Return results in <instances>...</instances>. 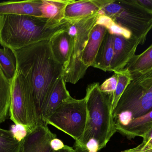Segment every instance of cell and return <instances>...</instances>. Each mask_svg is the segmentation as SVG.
<instances>
[{"instance_id": "5b68a950", "label": "cell", "mask_w": 152, "mask_h": 152, "mask_svg": "<svg viewBox=\"0 0 152 152\" xmlns=\"http://www.w3.org/2000/svg\"><path fill=\"white\" fill-rule=\"evenodd\" d=\"M99 14L110 17L114 22L130 31L140 45H143L152 29V11L137 0H110Z\"/></svg>"}, {"instance_id": "44dd1931", "label": "cell", "mask_w": 152, "mask_h": 152, "mask_svg": "<svg viewBox=\"0 0 152 152\" xmlns=\"http://www.w3.org/2000/svg\"><path fill=\"white\" fill-rule=\"evenodd\" d=\"M0 66L5 76L11 80L17 71V59L11 49L0 48Z\"/></svg>"}, {"instance_id": "7402d4cb", "label": "cell", "mask_w": 152, "mask_h": 152, "mask_svg": "<svg viewBox=\"0 0 152 152\" xmlns=\"http://www.w3.org/2000/svg\"><path fill=\"white\" fill-rule=\"evenodd\" d=\"M20 143L12 131L0 128V152H18Z\"/></svg>"}, {"instance_id": "ba28073f", "label": "cell", "mask_w": 152, "mask_h": 152, "mask_svg": "<svg viewBox=\"0 0 152 152\" xmlns=\"http://www.w3.org/2000/svg\"><path fill=\"white\" fill-rule=\"evenodd\" d=\"M10 118L15 123L24 128L27 132L37 126L34 115L29 106L16 71L11 80Z\"/></svg>"}, {"instance_id": "f1b7e54d", "label": "cell", "mask_w": 152, "mask_h": 152, "mask_svg": "<svg viewBox=\"0 0 152 152\" xmlns=\"http://www.w3.org/2000/svg\"><path fill=\"white\" fill-rule=\"evenodd\" d=\"M143 142L141 144L139 145L140 146H142V145H144L145 144L147 143L152 138V128L150 131H148L144 135L143 137H142Z\"/></svg>"}, {"instance_id": "30bf717a", "label": "cell", "mask_w": 152, "mask_h": 152, "mask_svg": "<svg viewBox=\"0 0 152 152\" xmlns=\"http://www.w3.org/2000/svg\"><path fill=\"white\" fill-rule=\"evenodd\" d=\"M114 54L111 64L110 71L123 69L135 55L139 44L138 40L132 36L126 38L122 36L113 35Z\"/></svg>"}, {"instance_id": "3957f363", "label": "cell", "mask_w": 152, "mask_h": 152, "mask_svg": "<svg viewBox=\"0 0 152 152\" xmlns=\"http://www.w3.org/2000/svg\"><path fill=\"white\" fill-rule=\"evenodd\" d=\"M99 83L88 85L85 98L88 118L84 135L79 143L83 147L89 141L97 143L100 150L106 146L117 132L112 115V96L100 90Z\"/></svg>"}, {"instance_id": "52a82bcc", "label": "cell", "mask_w": 152, "mask_h": 152, "mask_svg": "<svg viewBox=\"0 0 152 152\" xmlns=\"http://www.w3.org/2000/svg\"><path fill=\"white\" fill-rule=\"evenodd\" d=\"M87 118L85 97L80 100L71 97L62 103L45 122L70 136L79 143L84 135Z\"/></svg>"}, {"instance_id": "8fae6325", "label": "cell", "mask_w": 152, "mask_h": 152, "mask_svg": "<svg viewBox=\"0 0 152 152\" xmlns=\"http://www.w3.org/2000/svg\"><path fill=\"white\" fill-rule=\"evenodd\" d=\"M110 0H71L66 7L65 19L79 20L97 14Z\"/></svg>"}, {"instance_id": "8992f818", "label": "cell", "mask_w": 152, "mask_h": 152, "mask_svg": "<svg viewBox=\"0 0 152 152\" xmlns=\"http://www.w3.org/2000/svg\"><path fill=\"white\" fill-rule=\"evenodd\" d=\"M98 13L79 20L68 21L67 30L72 39V48L69 61L63 70L66 82L75 84L83 78L88 68L82 62V55L89 33L96 22Z\"/></svg>"}, {"instance_id": "ac0fdd59", "label": "cell", "mask_w": 152, "mask_h": 152, "mask_svg": "<svg viewBox=\"0 0 152 152\" xmlns=\"http://www.w3.org/2000/svg\"><path fill=\"white\" fill-rule=\"evenodd\" d=\"M113 54V35L107 30L92 67L103 71H110Z\"/></svg>"}, {"instance_id": "7a4b0ae2", "label": "cell", "mask_w": 152, "mask_h": 152, "mask_svg": "<svg viewBox=\"0 0 152 152\" xmlns=\"http://www.w3.org/2000/svg\"><path fill=\"white\" fill-rule=\"evenodd\" d=\"M66 19L56 21L46 18L25 15L0 16V45L18 51L41 41L49 40L66 28Z\"/></svg>"}, {"instance_id": "603a6c76", "label": "cell", "mask_w": 152, "mask_h": 152, "mask_svg": "<svg viewBox=\"0 0 152 152\" xmlns=\"http://www.w3.org/2000/svg\"><path fill=\"white\" fill-rule=\"evenodd\" d=\"M118 75V80L117 87L112 97V111L116 107L119 100L129 83L133 80L130 73L126 68L114 71Z\"/></svg>"}, {"instance_id": "f546056e", "label": "cell", "mask_w": 152, "mask_h": 152, "mask_svg": "<svg viewBox=\"0 0 152 152\" xmlns=\"http://www.w3.org/2000/svg\"><path fill=\"white\" fill-rule=\"evenodd\" d=\"M52 152H76L75 150L73 147L66 145L65 148L62 150L58 151H53Z\"/></svg>"}, {"instance_id": "9c48e42d", "label": "cell", "mask_w": 152, "mask_h": 152, "mask_svg": "<svg viewBox=\"0 0 152 152\" xmlns=\"http://www.w3.org/2000/svg\"><path fill=\"white\" fill-rule=\"evenodd\" d=\"M48 125L46 122H43L27 132L21 139L18 152L53 151L50 143L57 136L51 132Z\"/></svg>"}, {"instance_id": "7c38bea8", "label": "cell", "mask_w": 152, "mask_h": 152, "mask_svg": "<svg viewBox=\"0 0 152 152\" xmlns=\"http://www.w3.org/2000/svg\"><path fill=\"white\" fill-rule=\"evenodd\" d=\"M66 28L56 33L49 40L53 55L62 65L63 70L69 61L72 48V38Z\"/></svg>"}, {"instance_id": "5bb4252c", "label": "cell", "mask_w": 152, "mask_h": 152, "mask_svg": "<svg viewBox=\"0 0 152 152\" xmlns=\"http://www.w3.org/2000/svg\"><path fill=\"white\" fill-rule=\"evenodd\" d=\"M107 30L102 25L96 24L89 33L82 55V62L87 68L92 66Z\"/></svg>"}, {"instance_id": "cb8c5ba5", "label": "cell", "mask_w": 152, "mask_h": 152, "mask_svg": "<svg viewBox=\"0 0 152 152\" xmlns=\"http://www.w3.org/2000/svg\"><path fill=\"white\" fill-rule=\"evenodd\" d=\"M96 24L105 27L108 32L112 35L122 36L128 39L133 36L130 31L118 25L110 17L104 14L98 13Z\"/></svg>"}, {"instance_id": "9a60e30c", "label": "cell", "mask_w": 152, "mask_h": 152, "mask_svg": "<svg viewBox=\"0 0 152 152\" xmlns=\"http://www.w3.org/2000/svg\"><path fill=\"white\" fill-rule=\"evenodd\" d=\"M66 83L63 76L61 77L52 92L42 112V119L45 122L62 103L71 97Z\"/></svg>"}, {"instance_id": "277c9868", "label": "cell", "mask_w": 152, "mask_h": 152, "mask_svg": "<svg viewBox=\"0 0 152 152\" xmlns=\"http://www.w3.org/2000/svg\"><path fill=\"white\" fill-rule=\"evenodd\" d=\"M152 111V72L134 79L127 86L112 111L118 131L132 119Z\"/></svg>"}, {"instance_id": "484cf974", "label": "cell", "mask_w": 152, "mask_h": 152, "mask_svg": "<svg viewBox=\"0 0 152 152\" xmlns=\"http://www.w3.org/2000/svg\"><path fill=\"white\" fill-rule=\"evenodd\" d=\"M50 145L53 151H58L62 150L65 148L66 145L64 144L63 142L56 138L52 139L50 143Z\"/></svg>"}, {"instance_id": "d4e9b609", "label": "cell", "mask_w": 152, "mask_h": 152, "mask_svg": "<svg viewBox=\"0 0 152 152\" xmlns=\"http://www.w3.org/2000/svg\"><path fill=\"white\" fill-rule=\"evenodd\" d=\"M118 80V75L114 73L112 76L107 79L100 86V90L104 93L112 97L117 87Z\"/></svg>"}, {"instance_id": "6da1fadb", "label": "cell", "mask_w": 152, "mask_h": 152, "mask_svg": "<svg viewBox=\"0 0 152 152\" xmlns=\"http://www.w3.org/2000/svg\"><path fill=\"white\" fill-rule=\"evenodd\" d=\"M17 72L37 125L44 122L42 112L61 77L63 67L53 53L49 40L13 51Z\"/></svg>"}, {"instance_id": "83f0119b", "label": "cell", "mask_w": 152, "mask_h": 152, "mask_svg": "<svg viewBox=\"0 0 152 152\" xmlns=\"http://www.w3.org/2000/svg\"><path fill=\"white\" fill-rule=\"evenodd\" d=\"M139 4L152 11V0H137Z\"/></svg>"}, {"instance_id": "4dcf8cb0", "label": "cell", "mask_w": 152, "mask_h": 152, "mask_svg": "<svg viewBox=\"0 0 152 152\" xmlns=\"http://www.w3.org/2000/svg\"><path fill=\"white\" fill-rule=\"evenodd\" d=\"M75 149L76 152H88V151L84 147H80L76 145H75Z\"/></svg>"}, {"instance_id": "d6986e66", "label": "cell", "mask_w": 152, "mask_h": 152, "mask_svg": "<svg viewBox=\"0 0 152 152\" xmlns=\"http://www.w3.org/2000/svg\"><path fill=\"white\" fill-rule=\"evenodd\" d=\"M71 0H42V18L56 21L65 19L66 7Z\"/></svg>"}, {"instance_id": "4fadbf2b", "label": "cell", "mask_w": 152, "mask_h": 152, "mask_svg": "<svg viewBox=\"0 0 152 152\" xmlns=\"http://www.w3.org/2000/svg\"><path fill=\"white\" fill-rule=\"evenodd\" d=\"M42 0L8 1L0 2V16L5 14L42 17Z\"/></svg>"}, {"instance_id": "1f68e13d", "label": "cell", "mask_w": 152, "mask_h": 152, "mask_svg": "<svg viewBox=\"0 0 152 152\" xmlns=\"http://www.w3.org/2000/svg\"><path fill=\"white\" fill-rule=\"evenodd\" d=\"M121 152H152V151H135L133 150V149H129V150H125L122 151Z\"/></svg>"}, {"instance_id": "2e32d148", "label": "cell", "mask_w": 152, "mask_h": 152, "mask_svg": "<svg viewBox=\"0 0 152 152\" xmlns=\"http://www.w3.org/2000/svg\"><path fill=\"white\" fill-rule=\"evenodd\" d=\"M125 68L128 70L133 79L152 72V44L142 53L135 54Z\"/></svg>"}, {"instance_id": "ffe728a7", "label": "cell", "mask_w": 152, "mask_h": 152, "mask_svg": "<svg viewBox=\"0 0 152 152\" xmlns=\"http://www.w3.org/2000/svg\"><path fill=\"white\" fill-rule=\"evenodd\" d=\"M11 80L5 76L0 66V125L7 119L10 113Z\"/></svg>"}, {"instance_id": "4316f807", "label": "cell", "mask_w": 152, "mask_h": 152, "mask_svg": "<svg viewBox=\"0 0 152 152\" xmlns=\"http://www.w3.org/2000/svg\"><path fill=\"white\" fill-rule=\"evenodd\" d=\"M133 150L135 151H152V138L144 145L142 146L138 145L137 147L133 148Z\"/></svg>"}, {"instance_id": "e0dca14e", "label": "cell", "mask_w": 152, "mask_h": 152, "mask_svg": "<svg viewBox=\"0 0 152 152\" xmlns=\"http://www.w3.org/2000/svg\"><path fill=\"white\" fill-rule=\"evenodd\" d=\"M152 128V111L139 117L133 119L127 126L117 131L129 139L142 137Z\"/></svg>"}]
</instances>
